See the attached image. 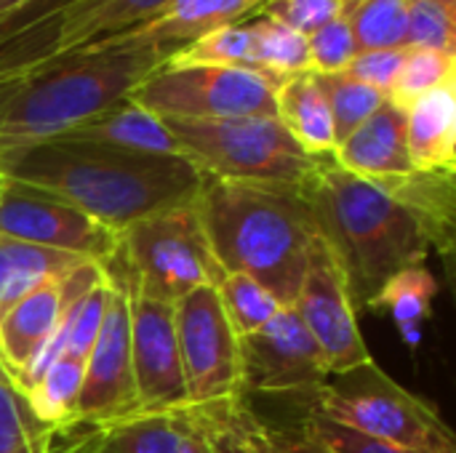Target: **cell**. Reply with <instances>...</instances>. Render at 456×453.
Returning <instances> with one entry per match:
<instances>
[{"label":"cell","mask_w":456,"mask_h":453,"mask_svg":"<svg viewBox=\"0 0 456 453\" xmlns=\"http://www.w3.org/2000/svg\"><path fill=\"white\" fill-rule=\"evenodd\" d=\"M8 179L56 195L115 235L134 222L198 198L203 176L174 155L51 139L3 158Z\"/></svg>","instance_id":"obj_1"},{"label":"cell","mask_w":456,"mask_h":453,"mask_svg":"<svg viewBox=\"0 0 456 453\" xmlns=\"http://www.w3.org/2000/svg\"><path fill=\"white\" fill-rule=\"evenodd\" d=\"M299 190L318 238L345 275L355 312H369L382 286L433 248L425 222L385 187L345 171L334 155L313 158Z\"/></svg>","instance_id":"obj_2"},{"label":"cell","mask_w":456,"mask_h":453,"mask_svg":"<svg viewBox=\"0 0 456 453\" xmlns=\"http://www.w3.org/2000/svg\"><path fill=\"white\" fill-rule=\"evenodd\" d=\"M195 206L224 275H248L291 307L318 240L299 184L203 176Z\"/></svg>","instance_id":"obj_3"},{"label":"cell","mask_w":456,"mask_h":453,"mask_svg":"<svg viewBox=\"0 0 456 453\" xmlns=\"http://www.w3.org/2000/svg\"><path fill=\"white\" fill-rule=\"evenodd\" d=\"M174 48L123 45L80 51L0 96V158L51 142L120 104Z\"/></svg>","instance_id":"obj_4"},{"label":"cell","mask_w":456,"mask_h":453,"mask_svg":"<svg viewBox=\"0 0 456 453\" xmlns=\"http://www.w3.org/2000/svg\"><path fill=\"white\" fill-rule=\"evenodd\" d=\"M102 267L112 283L171 304L195 288H216L224 278L195 200L150 214L118 232V248Z\"/></svg>","instance_id":"obj_5"},{"label":"cell","mask_w":456,"mask_h":453,"mask_svg":"<svg viewBox=\"0 0 456 453\" xmlns=\"http://www.w3.org/2000/svg\"><path fill=\"white\" fill-rule=\"evenodd\" d=\"M299 403L337 425L411 451H456L454 433L438 406L401 387L374 358L347 374L329 376L318 392Z\"/></svg>","instance_id":"obj_6"},{"label":"cell","mask_w":456,"mask_h":453,"mask_svg":"<svg viewBox=\"0 0 456 453\" xmlns=\"http://www.w3.org/2000/svg\"><path fill=\"white\" fill-rule=\"evenodd\" d=\"M163 123L174 133L179 155L206 179L299 184L313 166V158L289 136L278 117Z\"/></svg>","instance_id":"obj_7"},{"label":"cell","mask_w":456,"mask_h":453,"mask_svg":"<svg viewBox=\"0 0 456 453\" xmlns=\"http://www.w3.org/2000/svg\"><path fill=\"white\" fill-rule=\"evenodd\" d=\"M283 77L240 67H168L147 75L131 99L163 120L275 117Z\"/></svg>","instance_id":"obj_8"},{"label":"cell","mask_w":456,"mask_h":453,"mask_svg":"<svg viewBox=\"0 0 456 453\" xmlns=\"http://www.w3.org/2000/svg\"><path fill=\"white\" fill-rule=\"evenodd\" d=\"M190 406H216L240 398V339L232 331L216 288H195L174 304Z\"/></svg>","instance_id":"obj_9"},{"label":"cell","mask_w":456,"mask_h":453,"mask_svg":"<svg viewBox=\"0 0 456 453\" xmlns=\"http://www.w3.org/2000/svg\"><path fill=\"white\" fill-rule=\"evenodd\" d=\"M326 360L294 307L240 339V392L305 400L329 379Z\"/></svg>","instance_id":"obj_10"},{"label":"cell","mask_w":456,"mask_h":453,"mask_svg":"<svg viewBox=\"0 0 456 453\" xmlns=\"http://www.w3.org/2000/svg\"><path fill=\"white\" fill-rule=\"evenodd\" d=\"M0 235L29 246L75 254L96 264H104L118 248V235L112 230L102 227L56 195L8 176L0 190Z\"/></svg>","instance_id":"obj_11"},{"label":"cell","mask_w":456,"mask_h":453,"mask_svg":"<svg viewBox=\"0 0 456 453\" xmlns=\"http://www.w3.org/2000/svg\"><path fill=\"white\" fill-rule=\"evenodd\" d=\"M291 307L315 339L331 376L347 374L371 360L358 328V312L347 294L345 275L321 238L313 246L299 294Z\"/></svg>","instance_id":"obj_12"},{"label":"cell","mask_w":456,"mask_h":453,"mask_svg":"<svg viewBox=\"0 0 456 453\" xmlns=\"http://www.w3.org/2000/svg\"><path fill=\"white\" fill-rule=\"evenodd\" d=\"M136 387L131 368V326L128 296L110 280V296L99 336L83 360V390L75 411V425L102 427L128 414H136Z\"/></svg>","instance_id":"obj_13"},{"label":"cell","mask_w":456,"mask_h":453,"mask_svg":"<svg viewBox=\"0 0 456 453\" xmlns=\"http://www.w3.org/2000/svg\"><path fill=\"white\" fill-rule=\"evenodd\" d=\"M123 291L128 296L131 368L139 411H176L190 406L176 342L174 304L134 294L128 288Z\"/></svg>","instance_id":"obj_14"},{"label":"cell","mask_w":456,"mask_h":453,"mask_svg":"<svg viewBox=\"0 0 456 453\" xmlns=\"http://www.w3.org/2000/svg\"><path fill=\"white\" fill-rule=\"evenodd\" d=\"M107 280L96 262H83L67 275L37 286L0 315V368L19 379L51 342L67 304Z\"/></svg>","instance_id":"obj_15"},{"label":"cell","mask_w":456,"mask_h":453,"mask_svg":"<svg viewBox=\"0 0 456 453\" xmlns=\"http://www.w3.org/2000/svg\"><path fill=\"white\" fill-rule=\"evenodd\" d=\"M267 0H168L163 11H158L150 21L102 40L86 51L96 48H123V45H160V48H176L182 43H190L206 32H214L219 27L240 24L254 19Z\"/></svg>","instance_id":"obj_16"},{"label":"cell","mask_w":456,"mask_h":453,"mask_svg":"<svg viewBox=\"0 0 456 453\" xmlns=\"http://www.w3.org/2000/svg\"><path fill=\"white\" fill-rule=\"evenodd\" d=\"M211 427L219 453H334L305 425L270 422L254 414L243 395L216 406H198Z\"/></svg>","instance_id":"obj_17"},{"label":"cell","mask_w":456,"mask_h":453,"mask_svg":"<svg viewBox=\"0 0 456 453\" xmlns=\"http://www.w3.org/2000/svg\"><path fill=\"white\" fill-rule=\"evenodd\" d=\"M331 155L345 171L369 182L411 174L414 166L406 147V112L387 99L366 123L339 142Z\"/></svg>","instance_id":"obj_18"},{"label":"cell","mask_w":456,"mask_h":453,"mask_svg":"<svg viewBox=\"0 0 456 453\" xmlns=\"http://www.w3.org/2000/svg\"><path fill=\"white\" fill-rule=\"evenodd\" d=\"M64 142H83V144H102L112 150H128V152H147V155H179V144L168 125L136 104L131 96L120 104L104 109L102 115L80 123L77 128L59 136Z\"/></svg>","instance_id":"obj_19"},{"label":"cell","mask_w":456,"mask_h":453,"mask_svg":"<svg viewBox=\"0 0 456 453\" xmlns=\"http://www.w3.org/2000/svg\"><path fill=\"white\" fill-rule=\"evenodd\" d=\"M168 0H72L59 24L56 59L118 37L163 11Z\"/></svg>","instance_id":"obj_20"},{"label":"cell","mask_w":456,"mask_h":453,"mask_svg":"<svg viewBox=\"0 0 456 453\" xmlns=\"http://www.w3.org/2000/svg\"><path fill=\"white\" fill-rule=\"evenodd\" d=\"M275 117L310 158L331 155L337 150L329 99L315 72H299L281 80L275 91Z\"/></svg>","instance_id":"obj_21"},{"label":"cell","mask_w":456,"mask_h":453,"mask_svg":"<svg viewBox=\"0 0 456 453\" xmlns=\"http://www.w3.org/2000/svg\"><path fill=\"white\" fill-rule=\"evenodd\" d=\"M406 112V147L417 171H456V83L417 99Z\"/></svg>","instance_id":"obj_22"},{"label":"cell","mask_w":456,"mask_h":453,"mask_svg":"<svg viewBox=\"0 0 456 453\" xmlns=\"http://www.w3.org/2000/svg\"><path fill=\"white\" fill-rule=\"evenodd\" d=\"M406 203L428 227L433 248L444 262L454 254L456 224V171H411L406 176L374 182Z\"/></svg>","instance_id":"obj_23"},{"label":"cell","mask_w":456,"mask_h":453,"mask_svg":"<svg viewBox=\"0 0 456 453\" xmlns=\"http://www.w3.org/2000/svg\"><path fill=\"white\" fill-rule=\"evenodd\" d=\"M107 296H110V278L67 304V310H64V315H61L51 342L43 347V352L35 358V363L19 379H11L16 384V390H21L29 382H35L59 358L86 360V355L91 352V347H94V342L99 336L104 307H107Z\"/></svg>","instance_id":"obj_24"},{"label":"cell","mask_w":456,"mask_h":453,"mask_svg":"<svg viewBox=\"0 0 456 453\" xmlns=\"http://www.w3.org/2000/svg\"><path fill=\"white\" fill-rule=\"evenodd\" d=\"M187 427V406L176 411H136L94 427L91 453H179Z\"/></svg>","instance_id":"obj_25"},{"label":"cell","mask_w":456,"mask_h":453,"mask_svg":"<svg viewBox=\"0 0 456 453\" xmlns=\"http://www.w3.org/2000/svg\"><path fill=\"white\" fill-rule=\"evenodd\" d=\"M83 262H91V259L29 246V243L0 235V315L24 294L35 291L37 286L48 280L67 275L72 267Z\"/></svg>","instance_id":"obj_26"},{"label":"cell","mask_w":456,"mask_h":453,"mask_svg":"<svg viewBox=\"0 0 456 453\" xmlns=\"http://www.w3.org/2000/svg\"><path fill=\"white\" fill-rule=\"evenodd\" d=\"M438 294V280L425 264H414L393 275L382 291L371 299L369 312H390L403 342L417 350L422 342V328L433 315V299Z\"/></svg>","instance_id":"obj_27"},{"label":"cell","mask_w":456,"mask_h":453,"mask_svg":"<svg viewBox=\"0 0 456 453\" xmlns=\"http://www.w3.org/2000/svg\"><path fill=\"white\" fill-rule=\"evenodd\" d=\"M83 390V360L59 358L35 382L21 387V398L32 417L51 430L75 425V411Z\"/></svg>","instance_id":"obj_28"},{"label":"cell","mask_w":456,"mask_h":453,"mask_svg":"<svg viewBox=\"0 0 456 453\" xmlns=\"http://www.w3.org/2000/svg\"><path fill=\"white\" fill-rule=\"evenodd\" d=\"M166 64L168 67H240V69H256L248 24L240 21V24L219 27V29L206 32V35H200V37H195L190 43H182L168 53Z\"/></svg>","instance_id":"obj_29"},{"label":"cell","mask_w":456,"mask_h":453,"mask_svg":"<svg viewBox=\"0 0 456 453\" xmlns=\"http://www.w3.org/2000/svg\"><path fill=\"white\" fill-rule=\"evenodd\" d=\"M246 24H248L254 61L259 72H267L273 77L310 72L307 35H299L267 16H254Z\"/></svg>","instance_id":"obj_30"},{"label":"cell","mask_w":456,"mask_h":453,"mask_svg":"<svg viewBox=\"0 0 456 453\" xmlns=\"http://www.w3.org/2000/svg\"><path fill=\"white\" fill-rule=\"evenodd\" d=\"M409 3L411 0H345L342 16L355 35L358 51L403 48Z\"/></svg>","instance_id":"obj_31"},{"label":"cell","mask_w":456,"mask_h":453,"mask_svg":"<svg viewBox=\"0 0 456 453\" xmlns=\"http://www.w3.org/2000/svg\"><path fill=\"white\" fill-rule=\"evenodd\" d=\"M216 296L238 339L259 334L283 310V304L262 283L240 272H227L216 286Z\"/></svg>","instance_id":"obj_32"},{"label":"cell","mask_w":456,"mask_h":453,"mask_svg":"<svg viewBox=\"0 0 456 453\" xmlns=\"http://www.w3.org/2000/svg\"><path fill=\"white\" fill-rule=\"evenodd\" d=\"M456 83L454 51H430V48H406L401 72L387 93L401 109L411 107L417 99Z\"/></svg>","instance_id":"obj_33"},{"label":"cell","mask_w":456,"mask_h":453,"mask_svg":"<svg viewBox=\"0 0 456 453\" xmlns=\"http://www.w3.org/2000/svg\"><path fill=\"white\" fill-rule=\"evenodd\" d=\"M53 430L27 409L21 392L0 368V453H45Z\"/></svg>","instance_id":"obj_34"},{"label":"cell","mask_w":456,"mask_h":453,"mask_svg":"<svg viewBox=\"0 0 456 453\" xmlns=\"http://www.w3.org/2000/svg\"><path fill=\"white\" fill-rule=\"evenodd\" d=\"M318 77H321V85H323L326 99H329L337 144L345 142L361 123H366L387 101V96L382 91H377L361 80H353L345 72L318 75Z\"/></svg>","instance_id":"obj_35"},{"label":"cell","mask_w":456,"mask_h":453,"mask_svg":"<svg viewBox=\"0 0 456 453\" xmlns=\"http://www.w3.org/2000/svg\"><path fill=\"white\" fill-rule=\"evenodd\" d=\"M403 48H430L456 53V3L411 0Z\"/></svg>","instance_id":"obj_36"},{"label":"cell","mask_w":456,"mask_h":453,"mask_svg":"<svg viewBox=\"0 0 456 453\" xmlns=\"http://www.w3.org/2000/svg\"><path fill=\"white\" fill-rule=\"evenodd\" d=\"M299 403V400H297ZM302 406V425L334 453H456V451H411V449H403V446H395V443H387V441H379V438H371V435H363L353 427H345V425H337L321 414H315L310 406L299 403Z\"/></svg>","instance_id":"obj_37"},{"label":"cell","mask_w":456,"mask_h":453,"mask_svg":"<svg viewBox=\"0 0 456 453\" xmlns=\"http://www.w3.org/2000/svg\"><path fill=\"white\" fill-rule=\"evenodd\" d=\"M307 53H310V72L315 75H339L350 67L358 56L355 35L345 16H337L326 27L307 35Z\"/></svg>","instance_id":"obj_38"},{"label":"cell","mask_w":456,"mask_h":453,"mask_svg":"<svg viewBox=\"0 0 456 453\" xmlns=\"http://www.w3.org/2000/svg\"><path fill=\"white\" fill-rule=\"evenodd\" d=\"M345 0H267L256 16L275 19L299 35H313L337 16H342Z\"/></svg>","instance_id":"obj_39"},{"label":"cell","mask_w":456,"mask_h":453,"mask_svg":"<svg viewBox=\"0 0 456 453\" xmlns=\"http://www.w3.org/2000/svg\"><path fill=\"white\" fill-rule=\"evenodd\" d=\"M406 48H379V51H358V56L350 61V67L345 69L347 77L361 80L377 91H382L385 96L390 93L401 64H403Z\"/></svg>","instance_id":"obj_40"},{"label":"cell","mask_w":456,"mask_h":453,"mask_svg":"<svg viewBox=\"0 0 456 453\" xmlns=\"http://www.w3.org/2000/svg\"><path fill=\"white\" fill-rule=\"evenodd\" d=\"M27 3H32V0H0V19L19 11V8H24Z\"/></svg>","instance_id":"obj_41"},{"label":"cell","mask_w":456,"mask_h":453,"mask_svg":"<svg viewBox=\"0 0 456 453\" xmlns=\"http://www.w3.org/2000/svg\"><path fill=\"white\" fill-rule=\"evenodd\" d=\"M3 182H5V171H3V158H0V190H3Z\"/></svg>","instance_id":"obj_42"},{"label":"cell","mask_w":456,"mask_h":453,"mask_svg":"<svg viewBox=\"0 0 456 453\" xmlns=\"http://www.w3.org/2000/svg\"><path fill=\"white\" fill-rule=\"evenodd\" d=\"M436 3H456V0H436Z\"/></svg>","instance_id":"obj_43"}]
</instances>
